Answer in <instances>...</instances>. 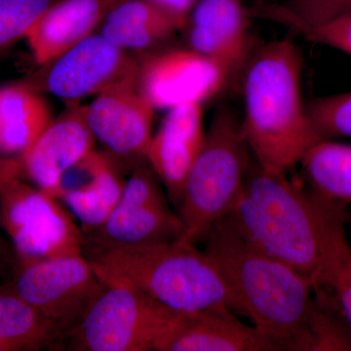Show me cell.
<instances>
[{
    "instance_id": "obj_1",
    "label": "cell",
    "mask_w": 351,
    "mask_h": 351,
    "mask_svg": "<svg viewBox=\"0 0 351 351\" xmlns=\"http://www.w3.org/2000/svg\"><path fill=\"white\" fill-rule=\"evenodd\" d=\"M348 205L325 197L253 157L243 189L226 218L244 237L311 279L334 291L351 256L346 235Z\"/></svg>"
},
{
    "instance_id": "obj_2",
    "label": "cell",
    "mask_w": 351,
    "mask_h": 351,
    "mask_svg": "<svg viewBox=\"0 0 351 351\" xmlns=\"http://www.w3.org/2000/svg\"><path fill=\"white\" fill-rule=\"evenodd\" d=\"M239 304L272 351L309 350L316 287L311 279L244 237L225 218L201 239Z\"/></svg>"
},
{
    "instance_id": "obj_3",
    "label": "cell",
    "mask_w": 351,
    "mask_h": 351,
    "mask_svg": "<svg viewBox=\"0 0 351 351\" xmlns=\"http://www.w3.org/2000/svg\"><path fill=\"white\" fill-rule=\"evenodd\" d=\"M304 61L288 38L256 47L242 76V130L262 167L289 174L301 163L314 135L302 98Z\"/></svg>"
},
{
    "instance_id": "obj_4",
    "label": "cell",
    "mask_w": 351,
    "mask_h": 351,
    "mask_svg": "<svg viewBox=\"0 0 351 351\" xmlns=\"http://www.w3.org/2000/svg\"><path fill=\"white\" fill-rule=\"evenodd\" d=\"M97 272L133 284L178 313L239 304L213 258L181 240L90 251Z\"/></svg>"
},
{
    "instance_id": "obj_5",
    "label": "cell",
    "mask_w": 351,
    "mask_h": 351,
    "mask_svg": "<svg viewBox=\"0 0 351 351\" xmlns=\"http://www.w3.org/2000/svg\"><path fill=\"white\" fill-rule=\"evenodd\" d=\"M253 154L241 120L226 108L215 113L204 143L184 182L178 215L182 242L196 244L234 209Z\"/></svg>"
},
{
    "instance_id": "obj_6",
    "label": "cell",
    "mask_w": 351,
    "mask_h": 351,
    "mask_svg": "<svg viewBox=\"0 0 351 351\" xmlns=\"http://www.w3.org/2000/svg\"><path fill=\"white\" fill-rule=\"evenodd\" d=\"M99 276L104 282L103 290L80 324L64 339H69V350H156L175 311L133 284L114 277Z\"/></svg>"
},
{
    "instance_id": "obj_7",
    "label": "cell",
    "mask_w": 351,
    "mask_h": 351,
    "mask_svg": "<svg viewBox=\"0 0 351 351\" xmlns=\"http://www.w3.org/2000/svg\"><path fill=\"white\" fill-rule=\"evenodd\" d=\"M0 223L18 262L84 254V234L69 208L21 173L0 182Z\"/></svg>"
},
{
    "instance_id": "obj_8",
    "label": "cell",
    "mask_w": 351,
    "mask_h": 351,
    "mask_svg": "<svg viewBox=\"0 0 351 351\" xmlns=\"http://www.w3.org/2000/svg\"><path fill=\"white\" fill-rule=\"evenodd\" d=\"M104 282L84 254L18 262L12 288L62 334L80 324Z\"/></svg>"
},
{
    "instance_id": "obj_9",
    "label": "cell",
    "mask_w": 351,
    "mask_h": 351,
    "mask_svg": "<svg viewBox=\"0 0 351 351\" xmlns=\"http://www.w3.org/2000/svg\"><path fill=\"white\" fill-rule=\"evenodd\" d=\"M140 75V64L103 34H90L61 56L16 83L36 93L76 103Z\"/></svg>"
},
{
    "instance_id": "obj_10",
    "label": "cell",
    "mask_w": 351,
    "mask_h": 351,
    "mask_svg": "<svg viewBox=\"0 0 351 351\" xmlns=\"http://www.w3.org/2000/svg\"><path fill=\"white\" fill-rule=\"evenodd\" d=\"M162 186L147 159L138 163L105 223L87 234L90 251L181 239V219L171 209Z\"/></svg>"
},
{
    "instance_id": "obj_11",
    "label": "cell",
    "mask_w": 351,
    "mask_h": 351,
    "mask_svg": "<svg viewBox=\"0 0 351 351\" xmlns=\"http://www.w3.org/2000/svg\"><path fill=\"white\" fill-rule=\"evenodd\" d=\"M230 85L225 71L191 49L165 51L140 64V87L154 108L203 104Z\"/></svg>"
},
{
    "instance_id": "obj_12",
    "label": "cell",
    "mask_w": 351,
    "mask_h": 351,
    "mask_svg": "<svg viewBox=\"0 0 351 351\" xmlns=\"http://www.w3.org/2000/svg\"><path fill=\"white\" fill-rule=\"evenodd\" d=\"M241 0H197L188 25L191 49L218 64L230 84L242 80L256 46Z\"/></svg>"
},
{
    "instance_id": "obj_13",
    "label": "cell",
    "mask_w": 351,
    "mask_h": 351,
    "mask_svg": "<svg viewBox=\"0 0 351 351\" xmlns=\"http://www.w3.org/2000/svg\"><path fill=\"white\" fill-rule=\"evenodd\" d=\"M154 110L141 90L138 75L98 94L86 107V119L96 140L113 154L145 158Z\"/></svg>"
},
{
    "instance_id": "obj_14",
    "label": "cell",
    "mask_w": 351,
    "mask_h": 351,
    "mask_svg": "<svg viewBox=\"0 0 351 351\" xmlns=\"http://www.w3.org/2000/svg\"><path fill=\"white\" fill-rule=\"evenodd\" d=\"M96 141L88 125L86 107L69 104L21 156L22 170L34 186L60 198L62 177L95 151Z\"/></svg>"
},
{
    "instance_id": "obj_15",
    "label": "cell",
    "mask_w": 351,
    "mask_h": 351,
    "mask_svg": "<svg viewBox=\"0 0 351 351\" xmlns=\"http://www.w3.org/2000/svg\"><path fill=\"white\" fill-rule=\"evenodd\" d=\"M203 104L171 108L156 135L145 159L156 172L176 207L181 202L186 176L204 143Z\"/></svg>"
},
{
    "instance_id": "obj_16",
    "label": "cell",
    "mask_w": 351,
    "mask_h": 351,
    "mask_svg": "<svg viewBox=\"0 0 351 351\" xmlns=\"http://www.w3.org/2000/svg\"><path fill=\"white\" fill-rule=\"evenodd\" d=\"M233 313L228 307L176 313L156 351H272L257 328Z\"/></svg>"
},
{
    "instance_id": "obj_17",
    "label": "cell",
    "mask_w": 351,
    "mask_h": 351,
    "mask_svg": "<svg viewBox=\"0 0 351 351\" xmlns=\"http://www.w3.org/2000/svg\"><path fill=\"white\" fill-rule=\"evenodd\" d=\"M124 0H59L27 32L25 39L41 66L92 34L108 13Z\"/></svg>"
},
{
    "instance_id": "obj_18",
    "label": "cell",
    "mask_w": 351,
    "mask_h": 351,
    "mask_svg": "<svg viewBox=\"0 0 351 351\" xmlns=\"http://www.w3.org/2000/svg\"><path fill=\"white\" fill-rule=\"evenodd\" d=\"M50 120L41 94L16 82L0 88V154L22 156Z\"/></svg>"
},
{
    "instance_id": "obj_19",
    "label": "cell",
    "mask_w": 351,
    "mask_h": 351,
    "mask_svg": "<svg viewBox=\"0 0 351 351\" xmlns=\"http://www.w3.org/2000/svg\"><path fill=\"white\" fill-rule=\"evenodd\" d=\"M124 184L125 181L105 156L89 181L64 189L60 199L75 217L83 234L87 235L105 223L121 197Z\"/></svg>"
},
{
    "instance_id": "obj_20",
    "label": "cell",
    "mask_w": 351,
    "mask_h": 351,
    "mask_svg": "<svg viewBox=\"0 0 351 351\" xmlns=\"http://www.w3.org/2000/svg\"><path fill=\"white\" fill-rule=\"evenodd\" d=\"M300 164L308 186L330 199L350 204L351 145L318 141Z\"/></svg>"
},
{
    "instance_id": "obj_21",
    "label": "cell",
    "mask_w": 351,
    "mask_h": 351,
    "mask_svg": "<svg viewBox=\"0 0 351 351\" xmlns=\"http://www.w3.org/2000/svg\"><path fill=\"white\" fill-rule=\"evenodd\" d=\"M0 339L17 351L38 350L62 341V334L10 288L0 291Z\"/></svg>"
},
{
    "instance_id": "obj_22",
    "label": "cell",
    "mask_w": 351,
    "mask_h": 351,
    "mask_svg": "<svg viewBox=\"0 0 351 351\" xmlns=\"http://www.w3.org/2000/svg\"><path fill=\"white\" fill-rule=\"evenodd\" d=\"M351 10V0H285L265 3L251 10L258 16L291 27L315 25Z\"/></svg>"
},
{
    "instance_id": "obj_23",
    "label": "cell",
    "mask_w": 351,
    "mask_h": 351,
    "mask_svg": "<svg viewBox=\"0 0 351 351\" xmlns=\"http://www.w3.org/2000/svg\"><path fill=\"white\" fill-rule=\"evenodd\" d=\"M306 108L318 140L351 137V92L318 97L306 104Z\"/></svg>"
},
{
    "instance_id": "obj_24",
    "label": "cell",
    "mask_w": 351,
    "mask_h": 351,
    "mask_svg": "<svg viewBox=\"0 0 351 351\" xmlns=\"http://www.w3.org/2000/svg\"><path fill=\"white\" fill-rule=\"evenodd\" d=\"M59 0H0V55L13 47Z\"/></svg>"
},
{
    "instance_id": "obj_25",
    "label": "cell",
    "mask_w": 351,
    "mask_h": 351,
    "mask_svg": "<svg viewBox=\"0 0 351 351\" xmlns=\"http://www.w3.org/2000/svg\"><path fill=\"white\" fill-rule=\"evenodd\" d=\"M295 34L351 55V10L315 25H295Z\"/></svg>"
},
{
    "instance_id": "obj_26",
    "label": "cell",
    "mask_w": 351,
    "mask_h": 351,
    "mask_svg": "<svg viewBox=\"0 0 351 351\" xmlns=\"http://www.w3.org/2000/svg\"><path fill=\"white\" fill-rule=\"evenodd\" d=\"M174 32L161 27L106 22L101 34L122 49H144L169 38Z\"/></svg>"
},
{
    "instance_id": "obj_27",
    "label": "cell",
    "mask_w": 351,
    "mask_h": 351,
    "mask_svg": "<svg viewBox=\"0 0 351 351\" xmlns=\"http://www.w3.org/2000/svg\"><path fill=\"white\" fill-rule=\"evenodd\" d=\"M334 292L351 331V256L339 269L335 282Z\"/></svg>"
},
{
    "instance_id": "obj_28",
    "label": "cell",
    "mask_w": 351,
    "mask_h": 351,
    "mask_svg": "<svg viewBox=\"0 0 351 351\" xmlns=\"http://www.w3.org/2000/svg\"><path fill=\"white\" fill-rule=\"evenodd\" d=\"M152 1L165 9L168 13L181 23L182 27H186L189 15L197 0H152Z\"/></svg>"
},
{
    "instance_id": "obj_29",
    "label": "cell",
    "mask_w": 351,
    "mask_h": 351,
    "mask_svg": "<svg viewBox=\"0 0 351 351\" xmlns=\"http://www.w3.org/2000/svg\"><path fill=\"white\" fill-rule=\"evenodd\" d=\"M22 173V164L18 159L0 154V182L9 176Z\"/></svg>"
},
{
    "instance_id": "obj_30",
    "label": "cell",
    "mask_w": 351,
    "mask_h": 351,
    "mask_svg": "<svg viewBox=\"0 0 351 351\" xmlns=\"http://www.w3.org/2000/svg\"><path fill=\"white\" fill-rule=\"evenodd\" d=\"M2 232H4V230L2 228L1 223H0V274H1L2 270L5 269L6 265L10 262V250L7 246Z\"/></svg>"
},
{
    "instance_id": "obj_31",
    "label": "cell",
    "mask_w": 351,
    "mask_h": 351,
    "mask_svg": "<svg viewBox=\"0 0 351 351\" xmlns=\"http://www.w3.org/2000/svg\"><path fill=\"white\" fill-rule=\"evenodd\" d=\"M0 351H17V350L10 343L0 339Z\"/></svg>"
},
{
    "instance_id": "obj_32",
    "label": "cell",
    "mask_w": 351,
    "mask_h": 351,
    "mask_svg": "<svg viewBox=\"0 0 351 351\" xmlns=\"http://www.w3.org/2000/svg\"><path fill=\"white\" fill-rule=\"evenodd\" d=\"M346 226H348V228H350V230L351 232V211L350 210L348 209V211H346Z\"/></svg>"
}]
</instances>
